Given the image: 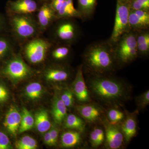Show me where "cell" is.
<instances>
[{"label": "cell", "instance_id": "7402d4cb", "mask_svg": "<svg viewBox=\"0 0 149 149\" xmlns=\"http://www.w3.org/2000/svg\"><path fill=\"white\" fill-rule=\"evenodd\" d=\"M35 125L40 133H45L49 130L51 123L47 111L41 109L36 112L35 117Z\"/></svg>", "mask_w": 149, "mask_h": 149}, {"label": "cell", "instance_id": "4fadbf2b", "mask_svg": "<svg viewBox=\"0 0 149 149\" xmlns=\"http://www.w3.org/2000/svg\"><path fill=\"white\" fill-rule=\"evenodd\" d=\"M71 74V71L67 68L61 65L49 67L44 72V76L46 80L55 83L65 82L69 79Z\"/></svg>", "mask_w": 149, "mask_h": 149}, {"label": "cell", "instance_id": "d590c367", "mask_svg": "<svg viewBox=\"0 0 149 149\" xmlns=\"http://www.w3.org/2000/svg\"><path fill=\"white\" fill-rule=\"evenodd\" d=\"M138 55L146 57L149 53V41L142 44L137 45Z\"/></svg>", "mask_w": 149, "mask_h": 149}, {"label": "cell", "instance_id": "1f68e13d", "mask_svg": "<svg viewBox=\"0 0 149 149\" xmlns=\"http://www.w3.org/2000/svg\"><path fill=\"white\" fill-rule=\"evenodd\" d=\"M59 95L67 108L73 106L74 103V95L71 89H66L63 90L61 94H59Z\"/></svg>", "mask_w": 149, "mask_h": 149}, {"label": "cell", "instance_id": "74e56055", "mask_svg": "<svg viewBox=\"0 0 149 149\" xmlns=\"http://www.w3.org/2000/svg\"><path fill=\"white\" fill-rule=\"evenodd\" d=\"M49 132L52 140L54 146H55L58 139L59 130L56 126L53 125L51 127L50 129L49 130Z\"/></svg>", "mask_w": 149, "mask_h": 149}, {"label": "cell", "instance_id": "836d02e7", "mask_svg": "<svg viewBox=\"0 0 149 149\" xmlns=\"http://www.w3.org/2000/svg\"><path fill=\"white\" fill-rule=\"evenodd\" d=\"M135 32L137 45L149 41V32L148 29L135 31Z\"/></svg>", "mask_w": 149, "mask_h": 149}, {"label": "cell", "instance_id": "7a4b0ae2", "mask_svg": "<svg viewBox=\"0 0 149 149\" xmlns=\"http://www.w3.org/2000/svg\"><path fill=\"white\" fill-rule=\"evenodd\" d=\"M83 72L87 74H112L119 68L115 58L114 45L109 40L88 45L83 54Z\"/></svg>", "mask_w": 149, "mask_h": 149}, {"label": "cell", "instance_id": "f1b7e54d", "mask_svg": "<svg viewBox=\"0 0 149 149\" xmlns=\"http://www.w3.org/2000/svg\"><path fill=\"white\" fill-rule=\"evenodd\" d=\"M104 131L101 128H94L90 135V141L91 146L94 148H98L104 142Z\"/></svg>", "mask_w": 149, "mask_h": 149}, {"label": "cell", "instance_id": "d6a6232c", "mask_svg": "<svg viewBox=\"0 0 149 149\" xmlns=\"http://www.w3.org/2000/svg\"><path fill=\"white\" fill-rule=\"evenodd\" d=\"M129 5L130 10H149V0H132Z\"/></svg>", "mask_w": 149, "mask_h": 149}, {"label": "cell", "instance_id": "ffe728a7", "mask_svg": "<svg viewBox=\"0 0 149 149\" xmlns=\"http://www.w3.org/2000/svg\"><path fill=\"white\" fill-rule=\"evenodd\" d=\"M57 19H81L80 13L74 8L73 0H65L60 10L56 13Z\"/></svg>", "mask_w": 149, "mask_h": 149}, {"label": "cell", "instance_id": "e575fe53", "mask_svg": "<svg viewBox=\"0 0 149 149\" xmlns=\"http://www.w3.org/2000/svg\"><path fill=\"white\" fill-rule=\"evenodd\" d=\"M13 148L10 139L6 133L0 131V149Z\"/></svg>", "mask_w": 149, "mask_h": 149}, {"label": "cell", "instance_id": "d4e9b609", "mask_svg": "<svg viewBox=\"0 0 149 149\" xmlns=\"http://www.w3.org/2000/svg\"><path fill=\"white\" fill-rule=\"evenodd\" d=\"M35 125V118L25 107L22 109L21 120L18 133H21L30 130Z\"/></svg>", "mask_w": 149, "mask_h": 149}, {"label": "cell", "instance_id": "4dcf8cb0", "mask_svg": "<svg viewBox=\"0 0 149 149\" xmlns=\"http://www.w3.org/2000/svg\"><path fill=\"white\" fill-rule=\"evenodd\" d=\"M135 101L138 109L137 111L145 109L149 104V90L137 96L135 98Z\"/></svg>", "mask_w": 149, "mask_h": 149}, {"label": "cell", "instance_id": "277c9868", "mask_svg": "<svg viewBox=\"0 0 149 149\" xmlns=\"http://www.w3.org/2000/svg\"><path fill=\"white\" fill-rule=\"evenodd\" d=\"M52 26L51 35L55 43L72 45L82 35L81 28L74 19H57Z\"/></svg>", "mask_w": 149, "mask_h": 149}, {"label": "cell", "instance_id": "30bf717a", "mask_svg": "<svg viewBox=\"0 0 149 149\" xmlns=\"http://www.w3.org/2000/svg\"><path fill=\"white\" fill-rule=\"evenodd\" d=\"M83 65L78 66L72 83V90L74 97L82 104L88 103L91 101V96L85 81Z\"/></svg>", "mask_w": 149, "mask_h": 149}, {"label": "cell", "instance_id": "603a6c76", "mask_svg": "<svg viewBox=\"0 0 149 149\" xmlns=\"http://www.w3.org/2000/svg\"><path fill=\"white\" fill-rule=\"evenodd\" d=\"M63 123L65 128L77 130L80 133L85 130V123L84 120L76 115H67Z\"/></svg>", "mask_w": 149, "mask_h": 149}, {"label": "cell", "instance_id": "5b68a950", "mask_svg": "<svg viewBox=\"0 0 149 149\" xmlns=\"http://www.w3.org/2000/svg\"><path fill=\"white\" fill-rule=\"evenodd\" d=\"M114 45L115 56L119 68L130 64L139 57L135 31L124 33Z\"/></svg>", "mask_w": 149, "mask_h": 149}, {"label": "cell", "instance_id": "9c48e42d", "mask_svg": "<svg viewBox=\"0 0 149 149\" xmlns=\"http://www.w3.org/2000/svg\"><path fill=\"white\" fill-rule=\"evenodd\" d=\"M105 133V146L107 149L120 148L124 142L120 124L111 123L104 117L102 120Z\"/></svg>", "mask_w": 149, "mask_h": 149}, {"label": "cell", "instance_id": "cb8c5ba5", "mask_svg": "<svg viewBox=\"0 0 149 149\" xmlns=\"http://www.w3.org/2000/svg\"><path fill=\"white\" fill-rule=\"evenodd\" d=\"M13 45L8 37L0 35V63L13 54Z\"/></svg>", "mask_w": 149, "mask_h": 149}, {"label": "cell", "instance_id": "44dd1931", "mask_svg": "<svg viewBox=\"0 0 149 149\" xmlns=\"http://www.w3.org/2000/svg\"><path fill=\"white\" fill-rule=\"evenodd\" d=\"M81 133L75 130L65 132L61 136L62 147L65 148H71L78 146L82 141Z\"/></svg>", "mask_w": 149, "mask_h": 149}, {"label": "cell", "instance_id": "ab89813d", "mask_svg": "<svg viewBox=\"0 0 149 149\" xmlns=\"http://www.w3.org/2000/svg\"><path fill=\"white\" fill-rule=\"evenodd\" d=\"M134 13L139 17L145 21L149 22V10H133Z\"/></svg>", "mask_w": 149, "mask_h": 149}, {"label": "cell", "instance_id": "f35d334b", "mask_svg": "<svg viewBox=\"0 0 149 149\" xmlns=\"http://www.w3.org/2000/svg\"><path fill=\"white\" fill-rule=\"evenodd\" d=\"M64 1L65 0H51L49 3L56 14L61 8Z\"/></svg>", "mask_w": 149, "mask_h": 149}, {"label": "cell", "instance_id": "8d00e7d4", "mask_svg": "<svg viewBox=\"0 0 149 149\" xmlns=\"http://www.w3.org/2000/svg\"><path fill=\"white\" fill-rule=\"evenodd\" d=\"M9 94L7 88L2 83H0V104L4 103L7 101Z\"/></svg>", "mask_w": 149, "mask_h": 149}, {"label": "cell", "instance_id": "9a60e30c", "mask_svg": "<svg viewBox=\"0 0 149 149\" xmlns=\"http://www.w3.org/2000/svg\"><path fill=\"white\" fill-rule=\"evenodd\" d=\"M76 109L81 117L90 123L95 122L100 119L103 111L98 105L88 103L77 105Z\"/></svg>", "mask_w": 149, "mask_h": 149}, {"label": "cell", "instance_id": "83f0119b", "mask_svg": "<svg viewBox=\"0 0 149 149\" xmlns=\"http://www.w3.org/2000/svg\"><path fill=\"white\" fill-rule=\"evenodd\" d=\"M25 93L27 97L30 100H38L42 95V87L38 82L29 83L25 88Z\"/></svg>", "mask_w": 149, "mask_h": 149}, {"label": "cell", "instance_id": "b9f144b4", "mask_svg": "<svg viewBox=\"0 0 149 149\" xmlns=\"http://www.w3.org/2000/svg\"><path fill=\"white\" fill-rule=\"evenodd\" d=\"M44 136V142L45 143L47 144L49 146H54L52 140L51 138L49 130L46 132Z\"/></svg>", "mask_w": 149, "mask_h": 149}, {"label": "cell", "instance_id": "5bb4252c", "mask_svg": "<svg viewBox=\"0 0 149 149\" xmlns=\"http://www.w3.org/2000/svg\"><path fill=\"white\" fill-rule=\"evenodd\" d=\"M136 111L133 113L126 112L125 118L120 124L124 141L127 143L130 142L137 134Z\"/></svg>", "mask_w": 149, "mask_h": 149}, {"label": "cell", "instance_id": "2e32d148", "mask_svg": "<svg viewBox=\"0 0 149 149\" xmlns=\"http://www.w3.org/2000/svg\"><path fill=\"white\" fill-rule=\"evenodd\" d=\"M21 120V114L14 106H11L6 114L3 125L12 136H15L18 132Z\"/></svg>", "mask_w": 149, "mask_h": 149}, {"label": "cell", "instance_id": "8992f818", "mask_svg": "<svg viewBox=\"0 0 149 149\" xmlns=\"http://www.w3.org/2000/svg\"><path fill=\"white\" fill-rule=\"evenodd\" d=\"M32 73V69L19 54H12L0 68V74L14 82L26 79Z\"/></svg>", "mask_w": 149, "mask_h": 149}, {"label": "cell", "instance_id": "52a82bcc", "mask_svg": "<svg viewBox=\"0 0 149 149\" xmlns=\"http://www.w3.org/2000/svg\"><path fill=\"white\" fill-rule=\"evenodd\" d=\"M52 45L51 41L38 36L24 42L22 52L30 63L40 64L45 61Z\"/></svg>", "mask_w": 149, "mask_h": 149}, {"label": "cell", "instance_id": "ac0fdd59", "mask_svg": "<svg viewBox=\"0 0 149 149\" xmlns=\"http://www.w3.org/2000/svg\"><path fill=\"white\" fill-rule=\"evenodd\" d=\"M56 45L51 47L49 53L54 60L57 62H61L67 59L72 52L71 45L55 43Z\"/></svg>", "mask_w": 149, "mask_h": 149}, {"label": "cell", "instance_id": "ee69618b", "mask_svg": "<svg viewBox=\"0 0 149 149\" xmlns=\"http://www.w3.org/2000/svg\"><path fill=\"white\" fill-rule=\"evenodd\" d=\"M117 1H119L121 2L129 4L132 0H117Z\"/></svg>", "mask_w": 149, "mask_h": 149}, {"label": "cell", "instance_id": "7bdbcfd3", "mask_svg": "<svg viewBox=\"0 0 149 149\" xmlns=\"http://www.w3.org/2000/svg\"><path fill=\"white\" fill-rule=\"evenodd\" d=\"M37 2L39 3L42 4L43 3H49L51 1V0H36Z\"/></svg>", "mask_w": 149, "mask_h": 149}, {"label": "cell", "instance_id": "484cf974", "mask_svg": "<svg viewBox=\"0 0 149 149\" xmlns=\"http://www.w3.org/2000/svg\"><path fill=\"white\" fill-rule=\"evenodd\" d=\"M129 24L131 31L148 29L149 26V22L139 17L133 10H130L129 15Z\"/></svg>", "mask_w": 149, "mask_h": 149}, {"label": "cell", "instance_id": "f546056e", "mask_svg": "<svg viewBox=\"0 0 149 149\" xmlns=\"http://www.w3.org/2000/svg\"><path fill=\"white\" fill-rule=\"evenodd\" d=\"M15 147L18 149H35L37 148L35 139L28 136H23L15 143Z\"/></svg>", "mask_w": 149, "mask_h": 149}, {"label": "cell", "instance_id": "60d3db41", "mask_svg": "<svg viewBox=\"0 0 149 149\" xmlns=\"http://www.w3.org/2000/svg\"><path fill=\"white\" fill-rule=\"evenodd\" d=\"M8 28L7 22L3 15L0 13V34L7 31Z\"/></svg>", "mask_w": 149, "mask_h": 149}, {"label": "cell", "instance_id": "3957f363", "mask_svg": "<svg viewBox=\"0 0 149 149\" xmlns=\"http://www.w3.org/2000/svg\"><path fill=\"white\" fill-rule=\"evenodd\" d=\"M8 24L15 39L24 43L40 34L37 19L32 15H9Z\"/></svg>", "mask_w": 149, "mask_h": 149}, {"label": "cell", "instance_id": "d6986e66", "mask_svg": "<svg viewBox=\"0 0 149 149\" xmlns=\"http://www.w3.org/2000/svg\"><path fill=\"white\" fill-rule=\"evenodd\" d=\"M77 10L81 19H91L95 13L97 0H77Z\"/></svg>", "mask_w": 149, "mask_h": 149}, {"label": "cell", "instance_id": "e0dca14e", "mask_svg": "<svg viewBox=\"0 0 149 149\" xmlns=\"http://www.w3.org/2000/svg\"><path fill=\"white\" fill-rule=\"evenodd\" d=\"M67 108L61 99L59 94L56 93L53 101L52 113L56 124L60 125L63 123L67 115Z\"/></svg>", "mask_w": 149, "mask_h": 149}, {"label": "cell", "instance_id": "6da1fadb", "mask_svg": "<svg viewBox=\"0 0 149 149\" xmlns=\"http://www.w3.org/2000/svg\"><path fill=\"white\" fill-rule=\"evenodd\" d=\"M112 74H87L86 83L91 96L110 107H122L131 97V88Z\"/></svg>", "mask_w": 149, "mask_h": 149}, {"label": "cell", "instance_id": "7c38bea8", "mask_svg": "<svg viewBox=\"0 0 149 149\" xmlns=\"http://www.w3.org/2000/svg\"><path fill=\"white\" fill-rule=\"evenodd\" d=\"M37 12V21L41 34L50 28L57 20L56 16L49 3L41 4Z\"/></svg>", "mask_w": 149, "mask_h": 149}, {"label": "cell", "instance_id": "8fae6325", "mask_svg": "<svg viewBox=\"0 0 149 149\" xmlns=\"http://www.w3.org/2000/svg\"><path fill=\"white\" fill-rule=\"evenodd\" d=\"M36 0H9L6 4V10L9 15H32L40 8Z\"/></svg>", "mask_w": 149, "mask_h": 149}, {"label": "cell", "instance_id": "ba28073f", "mask_svg": "<svg viewBox=\"0 0 149 149\" xmlns=\"http://www.w3.org/2000/svg\"><path fill=\"white\" fill-rule=\"evenodd\" d=\"M130 8L129 4L117 1L114 26L109 40L114 45L124 33L131 31L129 24Z\"/></svg>", "mask_w": 149, "mask_h": 149}, {"label": "cell", "instance_id": "4316f807", "mask_svg": "<svg viewBox=\"0 0 149 149\" xmlns=\"http://www.w3.org/2000/svg\"><path fill=\"white\" fill-rule=\"evenodd\" d=\"M125 113L118 109V107H111L107 112V120L113 124H120L125 118Z\"/></svg>", "mask_w": 149, "mask_h": 149}]
</instances>
